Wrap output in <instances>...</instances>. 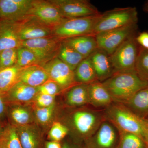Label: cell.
Returning <instances> with one entry per match:
<instances>
[{"instance_id":"obj_1","label":"cell","mask_w":148,"mask_h":148,"mask_svg":"<svg viewBox=\"0 0 148 148\" xmlns=\"http://www.w3.org/2000/svg\"><path fill=\"white\" fill-rule=\"evenodd\" d=\"M105 119L103 110L86 107L76 109L68 114L64 124L69 128L73 141L83 145Z\"/></svg>"},{"instance_id":"obj_10","label":"cell","mask_w":148,"mask_h":148,"mask_svg":"<svg viewBox=\"0 0 148 148\" xmlns=\"http://www.w3.org/2000/svg\"><path fill=\"white\" fill-rule=\"evenodd\" d=\"M65 18L94 16L100 14L96 7L87 0H50Z\"/></svg>"},{"instance_id":"obj_41","label":"cell","mask_w":148,"mask_h":148,"mask_svg":"<svg viewBox=\"0 0 148 148\" xmlns=\"http://www.w3.org/2000/svg\"><path fill=\"white\" fill-rule=\"evenodd\" d=\"M4 128L3 127L1 124L0 123V141H1V139L2 137L3 132Z\"/></svg>"},{"instance_id":"obj_12","label":"cell","mask_w":148,"mask_h":148,"mask_svg":"<svg viewBox=\"0 0 148 148\" xmlns=\"http://www.w3.org/2000/svg\"><path fill=\"white\" fill-rule=\"evenodd\" d=\"M28 16L36 18L53 28L65 19L50 0H33Z\"/></svg>"},{"instance_id":"obj_15","label":"cell","mask_w":148,"mask_h":148,"mask_svg":"<svg viewBox=\"0 0 148 148\" xmlns=\"http://www.w3.org/2000/svg\"><path fill=\"white\" fill-rule=\"evenodd\" d=\"M18 21H0V51L21 47L18 34Z\"/></svg>"},{"instance_id":"obj_45","label":"cell","mask_w":148,"mask_h":148,"mask_svg":"<svg viewBox=\"0 0 148 148\" xmlns=\"http://www.w3.org/2000/svg\"></svg>"},{"instance_id":"obj_43","label":"cell","mask_w":148,"mask_h":148,"mask_svg":"<svg viewBox=\"0 0 148 148\" xmlns=\"http://www.w3.org/2000/svg\"><path fill=\"white\" fill-rule=\"evenodd\" d=\"M0 148H5L4 147L2 143L0 142Z\"/></svg>"},{"instance_id":"obj_37","label":"cell","mask_w":148,"mask_h":148,"mask_svg":"<svg viewBox=\"0 0 148 148\" xmlns=\"http://www.w3.org/2000/svg\"><path fill=\"white\" fill-rule=\"evenodd\" d=\"M6 94L0 93V121L4 119L8 113V103Z\"/></svg>"},{"instance_id":"obj_42","label":"cell","mask_w":148,"mask_h":148,"mask_svg":"<svg viewBox=\"0 0 148 148\" xmlns=\"http://www.w3.org/2000/svg\"><path fill=\"white\" fill-rule=\"evenodd\" d=\"M143 10L146 12L148 13V1L146 2L143 6Z\"/></svg>"},{"instance_id":"obj_4","label":"cell","mask_w":148,"mask_h":148,"mask_svg":"<svg viewBox=\"0 0 148 148\" xmlns=\"http://www.w3.org/2000/svg\"><path fill=\"white\" fill-rule=\"evenodd\" d=\"M137 8L133 7L118 8L101 13L95 24L93 36L138 22Z\"/></svg>"},{"instance_id":"obj_39","label":"cell","mask_w":148,"mask_h":148,"mask_svg":"<svg viewBox=\"0 0 148 148\" xmlns=\"http://www.w3.org/2000/svg\"><path fill=\"white\" fill-rule=\"evenodd\" d=\"M62 148H84L83 146L81 144H78L73 142H64L62 145Z\"/></svg>"},{"instance_id":"obj_20","label":"cell","mask_w":148,"mask_h":148,"mask_svg":"<svg viewBox=\"0 0 148 148\" xmlns=\"http://www.w3.org/2000/svg\"><path fill=\"white\" fill-rule=\"evenodd\" d=\"M62 42L73 49L85 58H87L97 49L98 45L95 36H80L63 40Z\"/></svg>"},{"instance_id":"obj_35","label":"cell","mask_w":148,"mask_h":148,"mask_svg":"<svg viewBox=\"0 0 148 148\" xmlns=\"http://www.w3.org/2000/svg\"><path fill=\"white\" fill-rule=\"evenodd\" d=\"M38 89L40 93L55 96L63 91L56 83L50 79L38 87Z\"/></svg>"},{"instance_id":"obj_9","label":"cell","mask_w":148,"mask_h":148,"mask_svg":"<svg viewBox=\"0 0 148 148\" xmlns=\"http://www.w3.org/2000/svg\"><path fill=\"white\" fill-rule=\"evenodd\" d=\"M119 139V130L105 119L95 133L82 145L84 148H117Z\"/></svg>"},{"instance_id":"obj_2","label":"cell","mask_w":148,"mask_h":148,"mask_svg":"<svg viewBox=\"0 0 148 148\" xmlns=\"http://www.w3.org/2000/svg\"><path fill=\"white\" fill-rule=\"evenodd\" d=\"M105 119L119 131L132 133L148 143V121L139 116L124 104L113 102L103 110Z\"/></svg>"},{"instance_id":"obj_23","label":"cell","mask_w":148,"mask_h":148,"mask_svg":"<svg viewBox=\"0 0 148 148\" xmlns=\"http://www.w3.org/2000/svg\"><path fill=\"white\" fill-rule=\"evenodd\" d=\"M123 104L139 116L146 119L148 116V85Z\"/></svg>"},{"instance_id":"obj_5","label":"cell","mask_w":148,"mask_h":148,"mask_svg":"<svg viewBox=\"0 0 148 148\" xmlns=\"http://www.w3.org/2000/svg\"><path fill=\"white\" fill-rule=\"evenodd\" d=\"M101 14L79 18H65L53 27L52 36L63 40L80 36L93 35L95 24Z\"/></svg>"},{"instance_id":"obj_28","label":"cell","mask_w":148,"mask_h":148,"mask_svg":"<svg viewBox=\"0 0 148 148\" xmlns=\"http://www.w3.org/2000/svg\"><path fill=\"white\" fill-rule=\"evenodd\" d=\"M119 139L117 148H148L147 144L138 135L119 131Z\"/></svg>"},{"instance_id":"obj_17","label":"cell","mask_w":148,"mask_h":148,"mask_svg":"<svg viewBox=\"0 0 148 148\" xmlns=\"http://www.w3.org/2000/svg\"><path fill=\"white\" fill-rule=\"evenodd\" d=\"M89 105L103 110L113 103L112 96L103 83L97 81L88 84Z\"/></svg>"},{"instance_id":"obj_31","label":"cell","mask_w":148,"mask_h":148,"mask_svg":"<svg viewBox=\"0 0 148 148\" xmlns=\"http://www.w3.org/2000/svg\"><path fill=\"white\" fill-rule=\"evenodd\" d=\"M135 70L141 78L148 82V49L140 46Z\"/></svg>"},{"instance_id":"obj_8","label":"cell","mask_w":148,"mask_h":148,"mask_svg":"<svg viewBox=\"0 0 148 148\" xmlns=\"http://www.w3.org/2000/svg\"><path fill=\"white\" fill-rule=\"evenodd\" d=\"M62 40L53 36L44 37L22 41L21 46L32 51L42 65L57 57Z\"/></svg>"},{"instance_id":"obj_19","label":"cell","mask_w":148,"mask_h":148,"mask_svg":"<svg viewBox=\"0 0 148 148\" xmlns=\"http://www.w3.org/2000/svg\"><path fill=\"white\" fill-rule=\"evenodd\" d=\"M49 80L48 75L41 65H33L21 68L19 81L28 85L38 87Z\"/></svg>"},{"instance_id":"obj_38","label":"cell","mask_w":148,"mask_h":148,"mask_svg":"<svg viewBox=\"0 0 148 148\" xmlns=\"http://www.w3.org/2000/svg\"><path fill=\"white\" fill-rule=\"evenodd\" d=\"M136 41L140 47L148 49V33L143 32L136 37Z\"/></svg>"},{"instance_id":"obj_30","label":"cell","mask_w":148,"mask_h":148,"mask_svg":"<svg viewBox=\"0 0 148 148\" xmlns=\"http://www.w3.org/2000/svg\"><path fill=\"white\" fill-rule=\"evenodd\" d=\"M16 65L21 68L35 65H40L39 61L32 50L24 47L18 48Z\"/></svg>"},{"instance_id":"obj_44","label":"cell","mask_w":148,"mask_h":148,"mask_svg":"<svg viewBox=\"0 0 148 148\" xmlns=\"http://www.w3.org/2000/svg\"><path fill=\"white\" fill-rule=\"evenodd\" d=\"M148 117L147 118H146V119L148 121Z\"/></svg>"},{"instance_id":"obj_40","label":"cell","mask_w":148,"mask_h":148,"mask_svg":"<svg viewBox=\"0 0 148 148\" xmlns=\"http://www.w3.org/2000/svg\"><path fill=\"white\" fill-rule=\"evenodd\" d=\"M46 148H62V145L59 142L51 141L46 142Z\"/></svg>"},{"instance_id":"obj_29","label":"cell","mask_w":148,"mask_h":148,"mask_svg":"<svg viewBox=\"0 0 148 148\" xmlns=\"http://www.w3.org/2000/svg\"><path fill=\"white\" fill-rule=\"evenodd\" d=\"M5 148H23L16 127L9 124L5 127L1 141Z\"/></svg>"},{"instance_id":"obj_16","label":"cell","mask_w":148,"mask_h":148,"mask_svg":"<svg viewBox=\"0 0 148 148\" xmlns=\"http://www.w3.org/2000/svg\"><path fill=\"white\" fill-rule=\"evenodd\" d=\"M89 57L98 81L103 82L114 73L110 55L105 51L98 48Z\"/></svg>"},{"instance_id":"obj_7","label":"cell","mask_w":148,"mask_h":148,"mask_svg":"<svg viewBox=\"0 0 148 148\" xmlns=\"http://www.w3.org/2000/svg\"><path fill=\"white\" fill-rule=\"evenodd\" d=\"M138 29L136 23L98 34L95 36L98 48L111 55L126 40L137 34Z\"/></svg>"},{"instance_id":"obj_22","label":"cell","mask_w":148,"mask_h":148,"mask_svg":"<svg viewBox=\"0 0 148 148\" xmlns=\"http://www.w3.org/2000/svg\"><path fill=\"white\" fill-rule=\"evenodd\" d=\"M66 90L65 103L67 106L77 108L89 105L88 84H77Z\"/></svg>"},{"instance_id":"obj_13","label":"cell","mask_w":148,"mask_h":148,"mask_svg":"<svg viewBox=\"0 0 148 148\" xmlns=\"http://www.w3.org/2000/svg\"><path fill=\"white\" fill-rule=\"evenodd\" d=\"M33 0H0V21H18L28 17Z\"/></svg>"},{"instance_id":"obj_33","label":"cell","mask_w":148,"mask_h":148,"mask_svg":"<svg viewBox=\"0 0 148 148\" xmlns=\"http://www.w3.org/2000/svg\"><path fill=\"white\" fill-rule=\"evenodd\" d=\"M55 109V104L47 108H35L34 114L35 119L42 125L49 123L52 119Z\"/></svg>"},{"instance_id":"obj_21","label":"cell","mask_w":148,"mask_h":148,"mask_svg":"<svg viewBox=\"0 0 148 148\" xmlns=\"http://www.w3.org/2000/svg\"><path fill=\"white\" fill-rule=\"evenodd\" d=\"M15 126L23 148H40L41 134L36 125L32 124Z\"/></svg>"},{"instance_id":"obj_32","label":"cell","mask_w":148,"mask_h":148,"mask_svg":"<svg viewBox=\"0 0 148 148\" xmlns=\"http://www.w3.org/2000/svg\"><path fill=\"white\" fill-rule=\"evenodd\" d=\"M18 49H7L0 51V69L16 65Z\"/></svg>"},{"instance_id":"obj_36","label":"cell","mask_w":148,"mask_h":148,"mask_svg":"<svg viewBox=\"0 0 148 148\" xmlns=\"http://www.w3.org/2000/svg\"><path fill=\"white\" fill-rule=\"evenodd\" d=\"M56 96L38 92L34 100L36 108H44L55 104Z\"/></svg>"},{"instance_id":"obj_34","label":"cell","mask_w":148,"mask_h":148,"mask_svg":"<svg viewBox=\"0 0 148 148\" xmlns=\"http://www.w3.org/2000/svg\"><path fill=\"white\" fill-rule=\"evenodd\" d=\"M68 127L62 123L56 121L53 123L48 133L49 137L51 141L60 142L69 134Z\"/></svg>"},{"instance_id":"obj_3","label":"cell","mask_w":148,"mask_h":148,"mask_svg":"<svg viewBox=\"0 0 148 148\" xmlns=\"http://www.w3.org/2000/svg\"><path fill=\"white\" fill-rule=\"evenodd\" d=\"M102 83L114 102L122 104L148 85V82L141 78L135 70L116 72Z\"/></svg>"},{"instance_id":"obj_24","label":"cell","mask_w":148,"mask_h":148,"mask_svg":"<svg viewBox=\"0 0 148 148\" xmlns=\"http://www.w3.org/2000/svg\"><path fill=\"white\" fill-rule=\"evenodd\" d=\"M74 71L77 84H88L98 81L89 56L83 59Z\"/></svg>"},{"instance_id":"obj_25","label":"cell","mask_w":148,"mask_h":148,"mask_svg":"<svg viewBox=\"0 0 148 148\" xmlns=\"http://www.w3.org/2000/svg\"><path fill=\"white\" fill-rule=\"evenodd\" d=\"M21 69L16 65L0 69V93L6 94L19 81Z\"/></svg>"},{"instance_id":"obj_14","label":"cell","mask_w":148,"mask_h":148,"mask_svg":"<svg viewBox=\"0 0 148 148\" xmlns=\"http://www.w3.org/2000/svg\"><path fill=\"white\" fill-rule=\"evenodd\" d=\"M53 28L33 17L18 22V34L21 42L52 36Z\"/></svg>"},{"instance_id":"obj_27","label":"cell","mask_w":148,"mask_h":148,"mask_svg":"<svg viewBox=\"0 0 148 148\" xmlns=\"http://www.w3.org/2000/svg\"><path fill=\"white\" fill-rule=\"evenodd\" d=\"M57 57L73 71L81 61L85 58L76 51L66 45L62 41Z\"/></svg>"},{"instance_id":"obj_26","label":"cell","mask_w":148,"mask_h":148,"mask_svg":"<svg viewBox=\"0 0 148 148\" xmlns=\"http://www.w3.org/2000/svg\"><path fill=\"white\" fill-rule=\"evenodd\" d=\"M8 114L12 125L22 126L33 124L34 114L27 107L15 105L8 110Z\"/></svg>"},{"instance_id":"obj_18","label":"cell","mask_w":148,"mask_h":148,"mask_svg":"<svg viewBox=\"0 0 148 148\" xmlns=\"http://www.w3.org/2000/svg\"><path fill=\"white\" fill-rule=\"evenodd\" d=\"M38 92V87L18 81L6 93V98L8 104L27 103L34 101Z\"/></svg>"},{"instance_id":"obj_11","label":"cell","mask_w":148,"mask_h":148,"mask_svg":"<svg viewBox=\"0 0 148 148\" xmlns=\"http://www.w3.org/2000/svg\"><path fill=\"white\" fill-rule=\"evenodd\" d=\"M41 66L46 71L49 79L56 83L63 90L77 84L74 71L58 57Z\"/></svg>"},{"instance_id":"obj_6","label":"cell","mask_w":148,"mask_h":148,"mask_svg":"<svg viewBox=\"0 0 148 148\" xmlns=\"http://www.w3.org/2000/svg\"><path fill=\"white\" fill-rule=\"evenodd\" d=\"M136 37L137 34L127 39L110 56L114 73L135 70L140 48Z\"/></svg>"}]
</instances>
